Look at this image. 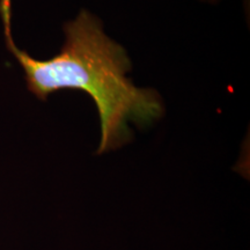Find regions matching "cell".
<instances>
[{
	"mask_svg": "<svg viewBox=\"0 0 250 250\" xmlns=\"http://www.w3.org/2000/svg\"><path fill=\"white\" fill-rule=\"evenodd\" d=\"M61 52L37 61L18 49L11 29H5L8 49L26 74L27 86L40 100L62 89L83 90L95 102L101 126L98 154L120 148L132 139L130 124L149 126L165 112L154 89L138 88L126 77L131 68L126 51L109 39L101 21L87 9L65 23Z\"/></svg>",
	"mask_w": 250,
	"mask_h": 250,
	"instance_id": "cell-1",
	"label": "cell"
},
{
	"mask_svg": "<svg viewBox=\"0 0 250 250\" xmlns=\"http://www.w3.org/2000/svg\"><path fill=\"white\" fill-rule=\"evenodd\" d=\"M12 1L11 0H0V15L2 20H8L12 19Z\"/></svg>",
	"mask_w": 250,
	"mask_h": 250,
	"instance_id": "cell-2",
	"label": "cell"
},
{
	"mask_svg": "<svg viewBox=\"0 0 250 250\" xmlns=\"http://www.w3.org/2000/svg\"><path fill=\"white\" fill-rule=\"evenodd\" d=\"M201 1H204V2H208V4H214V2H217L218 0H201Z\"/></svg>",
	"mask_w": 250,
	"mask_h": 250,
	"instance_id": "cell-3",
	"label": "cell"
}]
</instances>
